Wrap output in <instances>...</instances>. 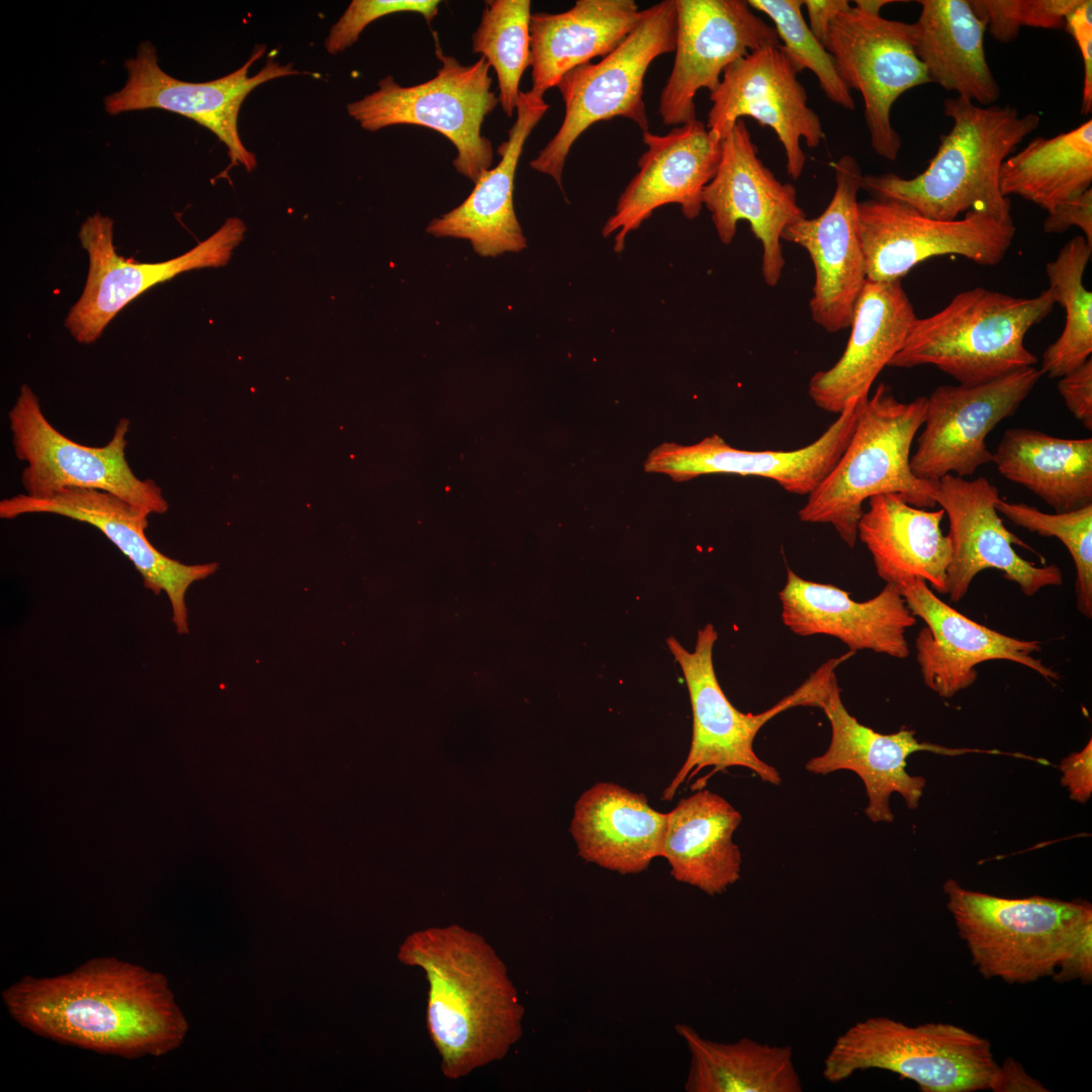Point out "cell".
Here are the masks:
<instances>
[{
	"mask_svg": "<svg viewBox=\"0 0 1092 1092\" xmlns=\"http://www.w3.org/2000/svg\"><path fill=\"white\" fill-rule=\"evenodd\" d=\"M10 1015L67 1044L135 1058L178 1048L188 1024L164 975L114 958L52 978L24 977L3 992Z\"/></svg>",
	"mask_w": 1092,
	"mask_h": 1092,
	"instance_id": "6da1fadb",
	"label": "cell"
},
{
	"mask_svg": "<svg viewBox=\"0 0 1092 1092\" xmlns=\"http://www.w3.org/2000/svg\"><path fill=\"white\" fill-rule=\"evenodd\" d=\"M400 963L428 982L427 1029L450 1080L503 1060L523 1033L524 1007L503 960L477 932L460 925L408 934Z\"/></svg>",
	"mask_w": 1092,
	"mask_h": 1092,
	"instance_id": "7a4b0ae2",
	"label": "cell"
},
{
	"mask_svg": "<svg viewBox=\"0 0 1092 1092\" xmlns=\"http://www.w3.org/2000/svg\"><path fill=\"white\" fill-rule=\"evenodd\" d=\"M943 112L953 124L940 135L923 172L910 179L895 173L863 175L862 189L938 220L968 211L1013 220L1011 200L1000 190L1001 166L1039 126L1040 116L1020 115L1010 105L981 106L960 96L946 98Z\"/></svg>",
	"mask_w": 1092,
	"mask_h": 1092,
	"instance_id": "3957f363",
	"label": "cell"
},
{
	"mask_svg": "<svg viewBox=\"0 0 1092 1092\" xmlns=\"http://www.w3.org/2000/svg\"><path fill=\"white\" fill-rule=\"evenodd\" d=\"M925 411L926 396L903 402L888 385L879 384L857 405L855 428L843 454L808 494L799 519L831 525L852 548L862 505L874 495L898 493L913 507L933 509L936 482L916 477L910 468L911 446L924 424Z\"/></svg>",
	"mask_w": 1092,
	"mask_h": 1092,
	"instance_id": "277c9868",
	"label": "cell"
},
{
	"mask_svg": "<svg viewBox=\"0 0 1092 1092\" xmlns=\"http://www.w3.org/2000/svg\"><path fill=\"white\" fill-rule=\"evenodd\" d=\"M1056 304L1050 288L1016 297L983 287L957 294L941 310L915 321L890 367L932 365L960 384L987 382L1034 366L1027 332Z\"/></svg>",
	"mask_w": 1092,
	"mask_h": 1092,
	"instance_id": "5b68a950",
	"label": "cell"
},
{
	"mask_svg": "<svg viewBox=\"0 0 1092 1092\" xmlns=\"http://www.w3.org/2000/svg\"><path fill=\"white\" fill-rule=\"evenodd\" d=\"M942 889L974 966L984 978L1007 984L1052 977L1080 931L1092 922V905L1081 899L1002 898L965 889L953 879Z\"/></svg>",
	"mask_w": 1092,
	"mask_h": 1092,
	"instance_id": "8992f818",
	"label": "cell"
},
{
	"mask_svg": "<svg viewBox=\"0 0 1092 1092\" xmlns=\"http://www.w3.org/2000/svg\"><path fill=\"white\" fill-rule=\"evenodd\" d=\"M998 1067L991 1042L961 1026H910L872 1016L835 1039L822 1074L839 1083L855 1072L880 1069L913 1081L923 1092H974L991 1089Z\"/></svg>",
	"mask_w": 1092,
	"mask_h": 1092,
	"instance_id": "52a82bcc",
	"label": "cell"
},
{
	"mask_svg": "<svg viewBox=\"0 0 1092 1092\" xmlns=\"http://www.w3.org/2000/svg\"><path fill=\"white\" fill-rule=\"evenodd\" d=\"M718 633L708 623L698 631L695 648L687 650L674 637L666 645L679 665L690 696L693 712V735L688 756L663 791L662 799L670 801L679 786L705 767H712L698 786L718 771L732 766L746 767L765 783L779 786V770L760 759L753 742L758 731L780 713L798 706L819 707L827 681L847 655L832 658L822 664L796 691L771 708L758 713H743L736 709L724 694L713 663V648Z\"/></svg>",
	"mask_w": 1092,
	"mask_h": 1092,
	"instance_id": "ba28073f",
	"label": "cell"
},
{
	"mask_svg": "<svg viewBox=\"0 0 1092 1092\" xmlns=\"http://www.w3.org/2000/svg\"><path fill=\"white\" fill-rule=\"evenodd\" d=\"M675 41V0H663L641 10L636 26L601 61L566 73L557 85L565 105L562 123L530 167L552 177L562 189L567 156L589 126L625 117L643 132L649 130L644 77L657 57L674 52Z\"/></svg>",
	"mask_w": 1092,
	"mask_h": 1092,
	"instance_id": "9c48e42d",
	"label": "cell"
},
{
	"mask_svg": "<svg viewBox=\"0 0 1092 1092\" xmlns=\"http://www.w3.org/2000/svg\"><path fill=\"white\" fill-rule=\"evenodd\" d=\"M435 48L441 67L432 79L401 86L386 76L376 91L348 103L347 111L369 131L398 124L438 131L457 151L453 160L456 171L475 183L491 168L493 158L492 144L481 133L484 118L498 103V96L491 91L490 65L481 57L465 66L445 55L438 41Z\"/></svg>",
	"mask_w": 1092,
	"mask_h": 1092,
	"instance_id": "30bf717a",
	"label": "cell"
},
{
	"mask_svg": "<svg viewBox=\"0 0 1092 1092\" xmlns=\"http://www.w3.org/2000/svg\"><path fill=\"white\" fill-rule=\"evenodd\" d=\"M8 420L15 455L26 463L21 473L26 495L46 497L64 488H91L111 492L151 514L168 511L161 487L152 479H140L127 463L128 419L119 420L104 446H84L50 424L37 395L23 384Z\"/></svg>",
	"mask_w": 1092,
	"mask_h": 1092,
	"instance_id": "8fae6325",
	"label": "cell"
},
{
	"mask_svg": "<svg viewBox=\"0 0 1092 1092\" xmlns=\"http://www.w3.org/2000/svg\"><path fill=\"white\" fill-rule=\"evenodd\" d=\"M824 47L844 85L862 96L873 150L896 160L902 140L892 107L906 91L932 83L915 51L913 24L850 5L831 22Z\"/></svg>",
	"mask_w": 1092,
	"mask_h": 1092,
	"instance_id": "7c38bea8",
	"label": "cell"
},
{
	"mask_svg": "<svg viewBox=\"0 0 1092 1092\" xmlns=\"http://www.w3.org/2000/svg\"><path fill=\"white\" fill-rule=\"evenodd\" d=\"M858 233L867 280L894 282L932 257L963 256L995 266L1014 239L1013 220L968 211L962 218L938 220L901 202L871 198L858 202Z\"/></svg>",
	"mask_w": 1092,
	"mask_h": 1092,
	"instance_id": "4fadbf2b",
	"label": "cell"
},
{
	"mask_svg": "<svg viewBox=\"0 0 1092 1092\" xmlns=\"http://www.w3.org/2000/svg\"><path fill=\"white\" fill-rule=\"evenodd\" d=\"M265 46L255 49L249 60L236 71L207 82L178 80L162 70L151 41L140 43L136 55L125 61L127 79L123 87L104 98L110 115L145 109H163L190 118L208 128L225 145L232 167L243 166L248 172L257 167V158L243 144L238 120L246 97L258 86L273 79L299 75L292 64L280 65L269 59L253 76L252 65L262 58Z\"/></svg>",
	"mask_w": 1092,
	"mask_h": 1092,
	"instance_id": "5bb4252c",
	"label": "cell"
},
{
	"mask_svg": "<svg viewBox=\"0 0 1092 1092\" xmlns=\"http://www.w3.org/2000/svg\"><path fill=\"white\" fill-rule=\"evenodd\" d=\"M246 230L242 219L230 217L188 252L164 262L140 263L117 254L109 216L98 212L88 216L79 239L89 256V270L84 290L65 320L66 328L77 342L94 343L125 305L154 285L189 270L224 266Z\"/></svg>",
	"mask_w": 1092,
	"mask_h": 1092,
	"instance_id": "9a60e30c",
	"label": "cell"
},
{
	"mask_svg": "<svg viewBox=\"0 0 1092 1092\" xmlns=\"http://www.w3.org/2000/svg\"><path fill=\"white\" fill-rule=\"evenodd\" d=\"M1034 366L978 383L939 385L926 397L924 428L910 456L912 473L937 482L972 475L992 462L988 434L1014 416L1041 377Z\"/></svg>",
	"mask_w": 1092,
	"mask_h": 1092,
	"instance_id": "2e32d148",
	"label": "cell"
},
{
	"mask_svg": "<svg viewBox=\"0 0 1092 1092\" xmlns=\"http://www.w3.org/2000/svg\"><path fill=\"white\" fill-rule=\"evenodd\" d=\"M800 72L782 44L762 47L732 63L710 93L708 129L723 140L738 119H755L777 134L787 172L798 179L806 163L801 140L816 148L825 139L820 117L808 105L798 79Z\"/></svg>",
	"mask_w": 1092,
	"mask_h": 1092,
	"instance_id": "e0dca14e",
	"label": "cell"
},
{
	"mask_svg": "<svg viewBox=\"0 0 1092 1092\" xmlns=\"http://www.w3.org/2000/svg\"><path fill=\"white\" fill-rule=\"evenodd\" d=\"M676 41L671 73L659 99L666 125L697 119L700 89L712 93L725 69L765 46L781 44L774 26L743 0H675Z\"/></svg>",
	"mask_w": 1092,
	"mask_h": 1092,
	"instance_id": "ac0fdd59",
	"label": "cell"
},
{
	"mask_svg": "<svg viewBox=\"0 0 1092 1092\" xmlns=\"http://www.w3.org/2000/svg\"><path fill=\"white\" fill-rule=\"evenodd\" d=\"M702 200L724 245L732 243L740 220L748 221L761 244L763 280L777 286L786 264L782 235L806 214L798 204L796 188L777 179L758 157L743 119L723 138L717 171L704 188Z\"/></svg>",
	"mask_w": 1092,
	"mask_h": 1092,
	"instance_id": "d6986e66",
	"label": "cell"
},
{
	"mask_svg": "<svg viewBox=\"0 0 1092 1092\" xmlns=\"http://www.w3.org/2000/svg\"><path fill=\"white\" fill-rule=\"evenodd\" d=\"M999 498L997 487L983 476L968 480L946 474L936 482L934 499L948 519L952 544L946 572L952 603L961 602L977 574L988 568L1000 570L1027 597L1063 583L1056 564L1038 566L1017 554L1013 545L1030 547L1003 524L995 507Z\"/></svg>",
	"mask_w": 1092,
	"mask_h": 1092,
	"instance_id": "ffe728a7",
	"label": "cell"
},
{
	"mask_svg": "<svg viewBox=\"0 0 1092 1092\" xmlns=\"http://www.w3.org/2000/svg\"><path fill=\"white\" fill-rule=\"evenodd\" d=\"M27 514H54L99 529L133 564L144 585L155 595L164 592L171 604L177 633L189 632L185 595L196 580L218 568L217 563L187 565L162 554L148 540L147 509L104 490L64 488L46 497L19 493L0 502V517L14 519Z\"/></svg>",
	"mask_w": 1092,
	"mask_h": 1092,
	"instance_id": "44dd1931",
	"label": "cell"
},
{
	"mask_svg": "<svg viewBox=\"0 0 1092 1092\" xmlns=\"http://www.w3.org/2000/svg\"><path fill=\"white\" fill-rule=\"evenodd\" d=\"M911 613L924 621L916 639V659L924 684L939 697L951 698L977 679V665L1009 660L1050 682L1060 674L1033 656L1037 640L1010 637L979 624L941 601L921 578L896 585Z\"/></svg>",
	"mask_w": 1092,
	"mask_h": 1092,
	"instance_id": "7402d4cb",
	"label": "cell"
},
{
	"mask_svg": "<svg viewBox=\"0 0 1092 1092\" xmlns=\"http://www.w3.org/2000/svg\"><path fill=\"white\" fill-rule=\"evenodd\" d=\"M833 166L835 189L824 211L790 224L782 235V240L802 247L810 256L815 270L810 312L829 333L849 328L867 281L857 200L863 174L855 158L848 155Z\"/></svg>",
	"mask_w": 1092,
	"mask_h": 1092,
	"instance_id": "603a6c76",
	"label": "cell"
},
{
	"mask_svg": "<svg viewBox=\"0 0 1092 1092\" xmlns=\"http://www.w3.org/2000/svg\"><path fill=\"white\" fill-rule=\"evenodd\" d=\"M642 141L646 150L638 159L639 170L602 230L605 238L615 234L617 253L624 250L627 236L661 206L677 204L688 219L696 218L721 158L722 139L698 119L664 134L644 131Z\"/></svg>",
	"mask_w": 1092,
	"mask_h": 1092,
	"instance_id": "cb8c5ba5",
	"label": "cell"
},
{
	"mask_svg": "<svg viewBox=\"0 0 1092 1092\" xmlns=\"http://www.w3.org/2000/svg\"><path fill=\"white\" fill-rule=\"evenodd\" d=\"M818 708L823 710L830 722L831 740L827 750L809 759L805 767L816 775H828L840 769L855 772L863 782L869 799L864 813L873 822L894 820L889 805L894 792L904 798L909 809L918 807L926 781L906 771L907 758L912 753H998L996 750L948 748L920 742L911 729L903 728L892 734L879 733L848 713L841 701L835 673L830 676Z\"/></svg>",
	"mask_w": 1092,
	"mask_h": 1092,
	"instance_id": "d4e9b609",
	"label": "cell"
},
{
	"mask_svg": "<svg viewBox=\"0 0 1092 1092\" xmlns=\"http://www.w3.org/2000/svg\"><path fill=\"white\" fill-rule=\"evenodd\" d=\"M857 420V405L846 407L811 444L792 451L737 449L714 434L693 445L663 443L648 455L647 472L675 481L716 473L757 476L776 481L791 493L808 495L843 454Z\"/></svg>",
	"mask_w": 1092,
	"mask_h": 1092,
	"instance_id": "484cf974",
	"label": "cell"
},
{
	"mask_svg": "<svg viewBox=\"0 0 1092 1092\" xmlns=\"http://www.w3.org/2000/svg\"><path fill=\"white\" fill-rule=\"evenodd\" d=\"M779 598L783 623L796 635L835 637L853 652L872 650L900 659L910 653L906 631L916 617L895 584L886 583L874 598L856 602L842 588L804 579L787 568Z\"/></svg>",
	"mask_w": 1092,
	"mask_h": 1092,
	"instance_id": "4316f807",
	"label": "cell"
},
{
	"mask_svg": "<svg viewBox=\"0 0 1092 1092\" xmlns=\"http://www.w3.org/2000/svg\"><path fill=\"white\" fill-rule=\"evenodd\" d=\"M917 316L902 280H867L855 301L850 335L841 357L817 371L808 393L821 410L839 415L864 402L881 371L903 347Z\"/></svg>",
	"mask_w": 1092,
	"mask_h": 1092,
	"instance_id": "83f0119b",
	"label": "cell"
},
{
	"mask_svg": "<svg viewBox=\"0 0 1092 1092\" xmlns=\"http://www.w3.org/2000/svg\"><path fill=\"white\" fill-rule=\"evenodd\" d=\"M548 108L543 96L531 90L520 92L517 118L508 140L496 150L500 161L481 174L460 205L429 223V234L468 240L482 257L520 252L527 247L514 208V181L525 143Z\"/></svg>",
	"mask_w": 1092,
	"mask_h": 1092,
	"instance_id": "f1b7e54d",
	"label": "cell"
},
{
	"mask_svg": "<svg viewBox=\"0 0 1092 1092\" xmlns=\"http://www.w3.org/2000/svg\"><path fill=\"white\" fill-rule=\"evenodd\" d=\"M666 822L644 794L598 783L575 803L570 831L584 860L628 875L661 856Z\"/></svg>",
	"mask_w": 1092,
	"mask_h": 1092,
	"instance_id": "f546056e",
	"label": "cell"
},
{
	"mask_svg": "<svg viewBox=\"0 0 1092 1092\" xmlns=\"http://www.w3.org/2000/svg\"><path fill=\"white\" fill-rule=\"evenodd\" d=\"M944 516L941 508H916L898 493L870 497L857 538L871 553L878 576L895 585L921 578L946 595L952 544L940 528Z\"/></svg>",
	"mask_w": 1092,
	"mask_h": 1092,
	"instance_id": "4dcf8cb0",
	"label": "cell"
},
{
	"mask_svg": "<svg viewBox=\"0 0 1092 1092\" xmlns=\"http://www.w3.org/2000/svg\"><path fill=\"white\" fill-rule=\"evenodd\" d=\"M640 17L634 0H577L563 12L532 13L531 91L543 96L569 71L610 54Z\"/></svg>",
	"mask_w": 1092,
	"mask_h": 1092,
	"instance_id": "1f68e13d",
	"label": "cell"
},
{
	"mask_svg": "<svg viewBox=\"0 0 1092 1092\" xmlns=\"http://www.w3.org/2000/svg\"><path fill=\"white\" fill-rule=\"evenodd\" d=\"M741 814L723 797L699 789L667 813L661 856L678 882L708 895L721 894L736 883L741 852L733 833Z\"/></svg>",
	"mask_w": 1092,
	"mask_h": 1092,
	"instance_id": "d6a6232c",
	"label": "cell"
},
{
	"mask_svg": "<svg viewBox=\"0 0 1092 1092\" xmlns=\"http://www.w3.org/2000/svg\"><path fill=\"white\" fill-rule=\"evenodd\" d=\"M912 23L916 54L932 83L981 106H990L1000 86L987 62L985 22L969 0H919Z\"/></svg>",
	"mask_w": 1092,
	"mask_h": 1092,
	"instance_id": "836d02e7",
	"label": "cell"
},
{
	"mask_svg": "<svg viewBox=\"0 0 1092 1092\" xmlns=\"http://www.w3.org/2000/svg\"><path fill=\"white\" fill-rule=\"evenodd\" d=\"M992 462L1006 479L1040 497L1056 513L1092 505V438L1068 439L1037 430L1004 432Z\"/></svg>",
	"mask_w": 1092,
	"mask_h": 1092,
	"instance_id": "e575fe53",
	"label": "cell"
},
{
	"mask_svg": "<svg viewBox=\"0 0 1092 1092\" xmlns=\"http://www.w3.org/2000/svg\"><path fill=\"white\" fill-rule=\"evenodd\" d=\"M675 1030L691 1055L688 1092H801L803 1085L789 1045L744 1037L718 1042L687 1024Z\"/></svg>",
	"mask_w": 1092,
	"mask_h": 1092,
	"instance_id": "d590c367",
	"label": "cell"
},
{
	"mask_svg": "<svg viewBox=\"0 0 1092 1092\" xmlns=\"http://www.w3.org/2000/svg\"><path fill=\"white\" fill-rule=\"evenodd\" d=\"M1092 184V119L1053 138L1037 136L1002 164L1005 197L1019 196L1049 211Z\"/></svg>",
	"mask_w": 1092,
	"mask_h": 1092,
	"instance_id": "8d00e7d4",
	"label": "cell"
},
{
	"mask_svg": "<svg viewBox=\"0 0 1092 1092\" xmlns=\"http://www.w3.org/2000/svg\"><path fill=\"white\" fill-rule=\"evenodd\" d=\"M1091 253L1086 239L1076 236L1045 264L1049 288L1066 313L1062 334L1042 354L1039 371L1049 378H1061L1091 358L1092 293L1083 283Z\"/></svg>",
	"mask_w": 1092,
	"mask_h": 1092,
	"instance_id": "74e56055",
	"label": "cell"
},
{
	"mask_svg": "<svg viewBox=\"0 0 1092 1092\" xmlns=\"http://www.w3.org/2000/svg\"><path fill=\"white\" fill-rule=\"evenodd\" d=\"M530 0H488L472 34V52L481 54L496 73L498 102L512 117L523 73L531 66Z\"/></svg>",
	"mask_w": 1092,
	"mask_h": 1092,
	"instance_id": "f35d334b",
	"label": "cell"
},
{
	"mask_svg": "<svg viewBox=\"0 0 1092 1092\" xmlns=\"http://www.w3.org/2000/svg\"><path fill=\"white\" fill-rule=\"evenodd\" d=\"M996 510L1013 524L1044 537L1058 538L1068 549L1076 567L1078 611L1092 617V505L1074 511L1049 514L1022 503L1001 497Z\"/></svg>",
	"mask_w": 1092,
	"mask_h": 1092,
	"instance_id": "ab89813d",
	"label": "cell"
},
{
	"mask_svg": "<svg viewBox=\"0 0 1092 1092\" xmlns=\"http://www.w3.org/2000/svg\"><path fill=\"white\" fill-rule=\"evenodd\" d=\"M752 9L774 22L782 47L802 72L810 70L826 97L846 110H854L850 90L840 79L824 44L810 30L802 14L803 0H749Z\"/></svg>",
	"mask_w": 1092,
	"mask_h": 1092,
	"instance_id": "60d3db41",
	"label": "cell"
},
{
	"mask_svg": "<svg viewBox=\"0 0 1092 1092\" xmlns=\"http://www.w3.org/2000/svg\"><path fill=\"white\" fill-rule=\"evenodd\" d=\"M992 36L1014 40L1021 27L1064 29L1066 17L1080 0H969Z\"/></svg>",
	"mask_w": 1092,
	"mask_h": 1092,
	"instance_id": "b9f144b4",
	"label": "cell"
},
{
	"mask_svg": "<svg viewBox=\"0 0 1092 1092\" xmlns=\"http://www.w3.org/2000/svg\"><path fill=\"white\" fill-rule=\"evenodd\" d=\"M438 0H353L325 39L326 50L339 54L354 44L374 20L393 13L414 12L431 22L438 14Z\"/></svg>",
	"mask_w": 1092,
	"mask_h": 1092,
	"instance_id": "7bdbcfd3",
	"label": "cell"
},
{
	"mask_svg": "<svg viewBox=\"0 0 1092 1092\" xmlns=\"http://www.w3.org/2000/svg\"><path fill=\"white\" fill-rule=\"evenodd\" d=\"M1075 39L1083 60L1082 114L1092 111V2L1080 0L1066 17L1065 28Z\"/></svg>",
	"mask_w": 1092,
	"mask_h": 1092,
	"instance_id": "ee69618b",
	"label": "cell"
},
{
	"mask_svg": "<svg viewBox=\"0 0 1092 1092\" xmlns=\"http://www.w3.org/2000/svg\"><path fill=\"white\" fill-rule=\"evenodd\" d=\"M1058 390L1074 418L1092 430V359L1059 378Z\"/></svg>",
	"mask_w": 1092,
	"mask_h": 1092,
	"instance_id": "f6af8a7d",
	"label": "cell"
},
{
	"mask_svg": "<svg viewBox=\"0 0 1092 1092\" xmlns=\"http://www.w3.org/2000/svg\"><path fill=\"white\" fill-rule=\"evenodd\" d=\"M1043 231L1046 234H1061L1072 226L1083 232V237L1092 247V189L1081 195L1064 201L1046 211Z\"/></svg>",
	"mask_w": 1092,
	"mask_h": 1092,
	"instance_id": "bcb514c9",
	"label": "cell"
},
{
	"mask_svg": "<svg viewBox=\"0 0 1092 1092\" xmlns=\"http://www.w3.org/2000/svg\"><path fill=\"white\" fill-rule=\"evenodd\" d=\"M1052 978L1060 984L1075 980H1080L1086 985L1092 983V922L1086 924L1080 931L1060 961Z\"/></svg>",
	"mask_w": 1092,
	"mask_h": 1092,
	"instance_id": "7dc6e473",
	"label": "cell"
},
{
	"mask_svg": "<svg viewBox=\"0 0 1092 1092\" xmlns=\"http://www.w3.org/2000/svg\"><path fill=\"white\" fill-rule=\"evenodd\" d=\"M1061 783L1069 791L1070 798L1085 804L1092 794V739L1079 752H1073L1060 763Z\"/></svg>",
	"mask_w": 1092,
	"mask_h": 1092,
	"instance_id": "c3c4849f",
	"label": "cell"
},
{
	"mask_svg": "<svg viewBox=\"0 0 1092 1092\" xmlns=\"http://www.w3.org/2000/svg\"><path fill=\"white\" fill-rule=\"evenodd\" d=\"M994 1092H1046L1038 1080L1031 1078L1023 1066L1012 1058L999 1065L991 1089Z\"/></svg>",
	"mask_w": 1092,
	"mask_h": 1092,
	"instance_id": "681fc988",
	"label": "cell"
},
{
	"mask_svg": "<svg viewBox=\"0 0 1092 1092\" xmlns=\"http://www.w3.org/2000/svg\"><path fill=\"white\" fill-rule=\"evenodd\" d=\"M812 33L824 44L833 19L850 6L847 0H803Z\"/></svg>",
	"mask_w": 1092,
	"mask_h": 1092,
	"instance_id": "f907efd6",
	"label": "cell"
},
{
	"mask_svg": "<svg viewBox=\"0 0 1092 1092\" xmlns=\"http://www.w3.org/2000/svg\"><path fill=\"white\" fill-rule=\"evenodd\" d=\"M894 1H891V0H856V1H854V3H855L854 6L857 7L858 9L864 11V12L879 15L880 12H881V9L884 6H886L888 4H891Z\"/></svg>",
	"mask_w": 1092,
	"mask_h": 1092,
	"instance_id": "816d5d0a",
	"label": "cell"
}]
</instances>
